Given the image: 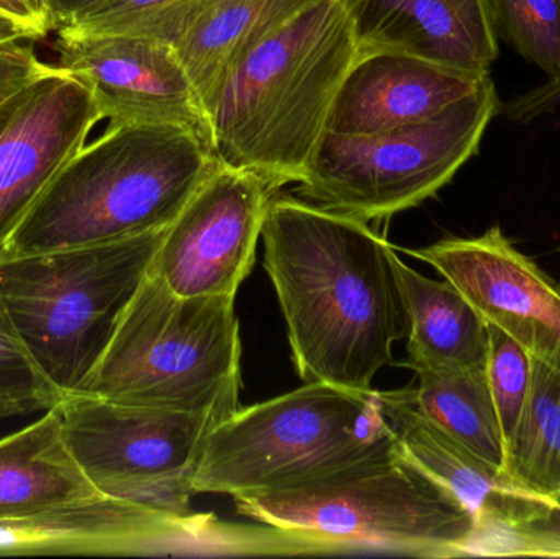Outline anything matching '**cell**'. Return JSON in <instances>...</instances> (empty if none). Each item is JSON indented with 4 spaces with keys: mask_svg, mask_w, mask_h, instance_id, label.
Instances as JSON below:
<instances>
[{
    "mask_svg": "<svg viewBox=\"0 0 560 559\" xmlns=\"http://www.w3.org/2000/svg\"><path fill=\"white\" fill-rule=\"evenodd\" d=\"M368 223L293 197L269 202L265 268L305 383L371 393L407 337L394 248Z\"/></svg>",
    "mask_w": 560,
    "mask_h": 559,
    "instance_id": "1",
    "label": "cell"
},
{
    "mask_svg": "<svg viewBox=\"0 0 560 559\" xmlns=\"http://www.w3.org/2000/svg\"><path fill=\"white\" fill-rule=\"evenodd\" d=\"M359 56L341 0H318L266 36L206 104L212 153L271 190L300 183Z\"/></svg>",
    "mask_w": 560,
    "mask_h": 559,
    "instance_id": "2",
    "label": "cell"
},
{
    "mask_svg": "<svg viewBox=\"0 0 560 559\" xmlns=\"http://www.w3.org/2000/svg\"><path fill=\"white\" fill-rule=\"evenodd\" d=\"M217 158L173 125L108 127L66 163L3 255L101 245L167 229Z\"/></svg>",
    "mask_w": 560,
    "mask_h": 559,
    "instance_id": "3",
    "label": "cell"
},
{
    "mask_svg": "<svg viewBox=\"0 0 560 559\" xmlns=\"http://www.w3.org/2000/svg\"><path fill=\"white\" fill-rule=\"evenodd\" d=\"M240 364L235 298H184L150 269L107 351L75 394L206 414L220 423L240 409Z\"/></svg>",
    "mask_w": 560,
    "mask_h": 559,
    "instance_id": "4",
    "label": "cell"
},
{
    "mask_svg": "<svg viewBox=\"0 0 560 559\" xmlns=\"http://www.w3.org/2000/svg\"><path fill=\"white\" fill-rule=\"evenodd\" d=\"M164 230L0 256V304L36 370L62 399L81 389L104 357L150 272Z\"/></svg>",
    "mask_w": 560,
    "mask_h": 559,
    "instance_id": "5",
    "label": "cell"
},
{
    "mask_svg": "<svg viewBox=\"0 0 560 559\" xmlns=\"http://www.w3.org/2000/svg\"><path fill=\"white\" fill-rule=\"evenodd\" d=\"M259 524L306 532L355 554L474 558V522L395 446L338 471L278 491L235 499Z\"/></svg>",
    "mask_w": 560,
    "mask_h": 559,
    "instance_id": "6",
    "label": "cell"
},
{
    "mask_svg": "<svg viewBox=\"0 0 560 559\" xmlns=\"http://www.w3.org/2000/svg\"><path fill=\"white\" fill-rule=\"evenodd\" d=\"M394 446L377 391L323 383L236 410L207 436L196 494L249 498L300 485Z\"/></svg>",
    "mask_w": 560,
    "mask_h": 559,
    "instance_id": "7",
    "label": "cell"
},
{
    "mask_svg": "<svg viewBox=\"0 0 560 559\" xmlns=\"http://www.w3.org/2000/svg\"><path fill=\"white\" fill-rule=\"evenodd\" d=\"M492 78L434 117L372 135L325 131L299 183L300 199L354 219H388L451 183L499 114Z\"/></svg>",
    "mask_w": 560,
    "mask_h": 559,
    "instance_id": "8",
    "label": "cell"
},
{
    "mask_svg": "<svg viewBox=\"0 0 560 559\" xmlns=\"http://www.w3.org/2000/svg\"><path fill=\"white\" fill-rule=\"evenodd\" d=\"M58 409L72 456L102 494L190 514L203 446L219 420L84 394L65 397Z\"/></svg>",
    "mask_w": 560,
    "mask_h": 559,
    "instance_id": "9",
    "label": "cell"
},
{
    "mask_svg": "<svg viewBox=\"0 0 560 559\" xmlns=\"http://www.w3.org/2000/svg\"><path fill=\"white\" fill-rule=\"evenodd\" d=\"M398 455L474 522V558H560V501L474 455L418 410L413 387L377 393Z\"/></svg>",
    "mask_w": 560,
    "mask_h": 559,
    "instance_id": "10",
    "label": "cell"
},
{
    "mask_svg": "<svg viewBox=\"0 0 560 559\" xmlns=\"http://www.w3.org/2000/svg\"><path fill=\"white\" fill-rule=\"evenodd\" d=\"M271 187L217 164L164 230L151 271L184 298H235L256 261Z\"/></svg>",
    "mask_w": 560,
    "mask_h": 559,
    "instance_id": "11",
    "label": "cell"
},
{
    "mask_svg": "<svg viewBox=\"0 0 560 559\" xmlns=\"http://www.w3.org/2000/svg\"><path fill=\"white\" fill-rule=\"evenodd\" d=\"M230 527L212 514H174L98 496L0 521V557H222Z\"/></svg>",
    "mask_w": 560,
    "mask_h": 559,
    "instance_id": "12",
    "label": "cell"
},
{
    "mask_svg": "<svg viewBox=\"0 0 560 559\" xmlns=\"http://www.w3.org/2000/svg\"><path fill=\"white\" fill-rule=\"evenodd\" d=\"M101 120L91 91L58 66L0 102V256Z\"/></svg>",
    "mask_w": 560,
    "mask_h": 559,
    "instance_id": "13",
    "label": "cell"
},
{
    "mask_svg": "<svg viewBox=\"0 0 560 559\" xmlns=\"http://www.w3.org/2000/svg\"><path fill=\"white\" fill-rule=\"evenodd\" d=\"M55 51L56 66L91 91L108 127L173 125L212 151L209 117L173 46L130 35H58Z\"/></svg>",
    "mask_w": 560,
    "mask_h": 559,
    "instance_id": "14",
    "label": "cell"
},
{
    "mask_svg": "<svg viewBox=\"0 0 560 559\" xmlns=\"http://www.w3.org/2000/svg\"><path fill=\"white\" fill-rule=\"evenodd\" d=\"M404 252L436 269L486 324L560 368V282L516 249L499 225L474 238Z\"/></svg>",
    "mask_w": 560,
    "mask_h": 559,
    "instance_id": "15",
    "label": "cell"
},
{
    "mask_svg": "<svg viewBox=\"0 0 560 559\" xmlns=\"http://www.w3.org/2000/svg\"><path fill=\"white\" fill-rule=\"evenodd\" d=\"M359 55L404 53L489 75L499 58L490 0H341Z\"/></svg>",
    "mask_w": 560,
    "mask_h": 559,
    "instance_id": "16",
    "label": "cell"
},
{
    "mask_svg": "<svg viewBox=\"0 0 560 559\" xmlns=\"http://www.w3.org/2000/svg\"><path fill=\"white\" fill-rule=\"evenodd\" d=\"M489 75L404 53L359 55L332 101L325 131L372 135L427 120L476 91Z\"/></svg>",
    "mask_w": 560,
    "mask_h": 559,
    "instance_id": "17",
    "label": "cell"
},
{
    "mask_svg": "<svg viewBox=\"0 0 560 559\" xmlns=\"http://www.w3.org/2000/svg\"><path fill=\"white\" fill-rule=\"evenodd\" d=\"M72 456L58 406L20 432L0 439V521L98 498Z\"/></svg>",
    "mask_w": 560,
    "mask_h": 559,
    "instance_id": "18",
    "label": "cell"
},
{
    "mask_svg": "<svg viewBox=\"0 0 560 559\" xmlns=\"http://www.w3.org/2000/svg\"><path fill=\"white\" fill-rule=\"evenodd\" d=\"M408 321V361L418 371H447L486 363L487 325L470 302L444 279L433 281L392 256Z\"/></svg>",
    "mask_w": 560,
    "mask_h": 559,
    "instance_id": "19",
    "label": "cell"
},
{
    "mask_svg": "<svg viewBox=\"0 0 560 559\" xmlns=\"http://www.w3.org/2000/svg\"><path fill=\"white\" fill-rule=\"evenodd\" d=\"M315 2L318 0H209L173 45L203 108L236 62Z\"/></svg>",
    "mask_w": 560,
    "mask_h": 559,
    "instance_id": "20",
    "label": "cell"
},
{
    "mask_svg": "<svg viewBox=\"0 0 560 559\" xmlns=\"http://www.w3.org/2000/svg\"><path fill=\"white\" fill-rule=\"evenodd\" d=\"M418 410L451 439L503 468L505 443L490 394L486 363L447 371H418Z\"/></svg>",
    "mask_w": 560,
    "mask_h": 559,
    "instance_id": "21",
    "label": "cell"
},
{
    "mask_svg": "<svg viewBox=\"0 0 560 559\" xmlns=\"http://www.w3.org/2000/svg\"><path fill=\"white\" fill-rule=\"evenodd\" d=\"M506 473L533 491L560 501V368L533 357V377Z\"/></svg>",
    "mask_w": 560,
    "mask_h": 559,
    "instance_id": "22",
    "label": "cell"
},
{
    "mask_svg": "<svg viewBox=\"0 0 560 559\" xmlns=\"http://www.w3.org/2000/svg\"><path fill=\"white\" fill-rule=\"evenodd\" d=\"M209 0H108L79 16L62 36L130 35L173 46Z\"/></svg>",
    "mask_w": 560,
    "mask_h": 559,
    "instance_id": "23",
    "label": "cell"
},
{
    "mask_svg": "<svg viewBox=\"0 0 560 559\" xmlns=\"http://www.w3.org/2000/svg\"><path fill=\"white\" fill-rule=\"evenodd\" d=\"M490 5L499 38L548 81L560 78V0H490Z\"/></svg>",
    "mask_w": 560,
    "mask_h": 559,
    "instance_id": "24",
    "label": "cell"
},
{
    "mask_svg": "<svg viewBox=\"0 0 560 559\" xmlns=\"http://www.w3.org/2000/svg\"><path fill=\"white\" fill-rule=\"evenodd\" d=\"M487 325L486 370L505 453L515 436L533 377V357L495 325ZM506 459V458H505Z\"/></svg>",
    "mask_w": 560,
    "mask_h": 559,
    "instance_id": "25",
    "label": "cell"
},
{
    "mask_svg": "<svg viewBox=\"0 0 560 559\" xmlns=\"http://www.w3.org/2000/svg\"><path fill=\"white\" fill-rule=\"evenodd\" d=\"M0 393L15 397L33 412L49 410L61 403L62 397L36 370L16 337L2 304H0Z\"/></svg>",
    "mask_w": 560,
    "mask_h": 559,
    "instance_id": "26",
    "label": "cell"
},
{
    "mask_svg": "<svg viewBox=\"0 0 560 559\" xmlns=\"http://www.w3.org/2000/svg\"><path fill=\"white\" fill-rule=\"evenodd\" d=\"M23 42L26 39L0 45V102L38 75L51 71L52 66L39 61L32 43Z\"/></svg>",
    "mask_w": 560,
    "mask_h": 559,
    "instance_id": "27",
    "label": "cell"
},
{
    "mask_svg": "<svg viewBox=\"0 0 560 559\" xmlns=\"http://www.w3.org/2000/svg\"><path fill=\"white\" fill-rule=\"evenodd\" d=\"M560 107V78L546 81L545 84L518 95L502 105V112L510 121L532 124L542 115Z\"/></svg>",
    "mask_w": 560,
    "mask_h": 559,
    "instance_id": "28",
    "label": "cell"
},
{
    "mask_svg": "<svg viewBox=\"0 0 560 559\" xmlns=\"http://www.w3.org/2000/svg\"><path fill=\"white\" fill-rule=\"evenodd\" d=\"M0 15L26 30L32 39L43 38L51 32L45 0H0Z\"/></svg>",
    "mask_w": 560,
    "mask_h": 559,
    "instance_id": "29",
    "label": "cell"
},
{
    "mask_svg": "<svg viewBox=\"0 0 560 559\" xmlns=\"http://www.w3.org/2000/svg\"><path fill=\"white\" fill-rule=\"evenodd\" d=\"M105 2L108 0H45L49 28L51 32H59L75 22L79 16L88 13L89 10Z\"/></svg>",
    "mask_w": 560,
    "mask_h": 559,
    "instance_id": "30",
    "label": "cell"
},
{
    "mask_svg": "<svg viewBox=\"0 0 560 559\" xmlns=\"http://www.w3.org/2000/svg\"><path fill=\"white\" fill-rule=\"evenodd\" d=\"M28 414H33V410L26 404H23L22 400L0 393V420L10 419V417L28 416Z\"/></svg>",
    "mask_w": 560,
    "mask_h": 559,
    "instance_id": "31",
    "label": "cell"
},
{
    "mask_svg": "<svg viewBox=\"0 0 560 559\" xmlns=\"http://www.w3.org/2000/svg\"><path fill=\"white\" fill-rule=\"evenodd\" d=\"M22 39H32L26 30L22 26L16 25L12 20L7 16L0 15V45L5 43L22 42Z\"/></svg>",
    "mask_w": 560,
    "mask_h": 559,
    "instance_id": "32",
    "label": "cell"
},
{
    "mask_svg": "<svg viewBox=\"0 0 560 559\" xmlns=\"http://www.w3.org/2000/svg\"><path fill=\"white\" fill-rule=\"evenodd\" d=\"M252 527H253V525H252ZM253 531H255V527H253ZM255 545H256V532H255ZM255 545H253V550H255ZM253 550H252V554H253ZM252 554H249V555H252ZM249 555H248V557H249Z\"/></svg>",
    "mask_w": 560,
    "mask_h": 559,
    "instance_id": "33",
    "label": "cell"
}]
</instances>
